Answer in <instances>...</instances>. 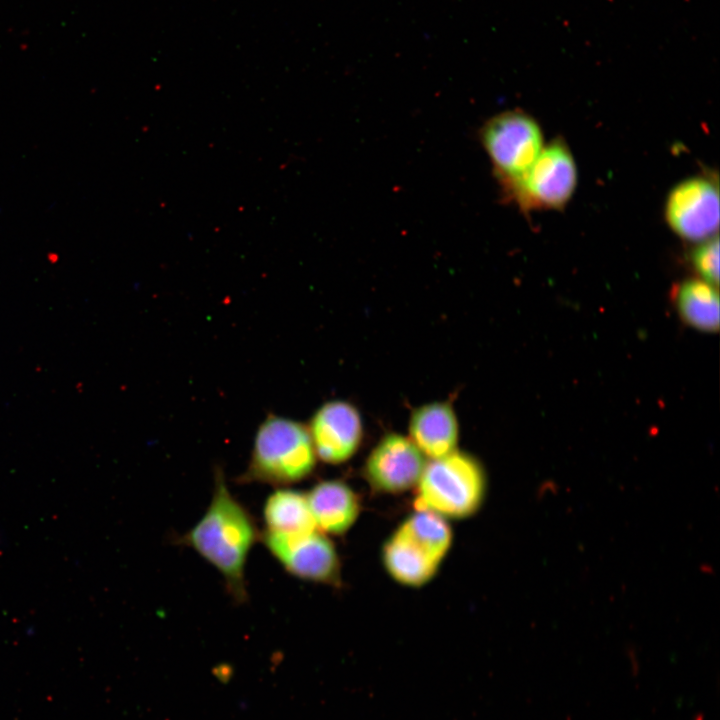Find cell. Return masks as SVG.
Returning <instances> with one entry per match:
<instances>
[{"instance_id":"15","label":"cell","mask_w":720,"mask_h":720,"mask_svg":"<svg viewBox=\"0 0 720 720\" xmlns=\"http://www.w3.org/2000/svg\"><path fill=\"white\" fill-rule=\"evenodd\" d=\"M696 272L707 283L717 287L719 282V239L714 235L696 247L691 255Z\"/></svg>"},{"instance_id":"8","label":"cell","mask_w":720,"mask_h":720,"mask_svg":"<svg viewBox=\"0 0 720 720\" xmlns=\"http://www.w3.org/2000/svg\"><path fill=\"white\" fill-rule=\"evenodd\" d=\"M262 540L292 575L313 582L332 583L339 575V558L331 540L316 529L302 534L265 531Z\"/></svg>"},{"instance_id":"6","label":"cell","mask_w":720,"mask_h":720,"mask_svg":"<svg viewBox=\"0 0 720 720\" xmlns=\"http://www.w3.org/2000/svg\"><path fill=\"white\" fill-rule=\"evenodd\" d=\"M577 180L574 157L557 139L543 147L525 174L505 187L522 209H561L572 198Z\"/></svg>"},{"instance_id":"9","label":"cell","mask_w":720,"mask_h":720,"mask_svg":"<svg viewBox=\"0 0 720 720\" xmlns=\"http://www.w3.org/2000/svg\"><path fill=\"white\" fill-rule=\"evenodd\" d=\"M425 458L409 437L390 432L369 453L364 474L374 489L401 493L417 485L427 462Z\"/></svg>"},{"instance_id":"13","label":"cell","mask_w":720,"mask_h":720,"mask_svg":"<svg viewBox=\"0 0 720 720\" xmlns=\"http://www.w3.org/2000/svg\"><path fill=\"white\" fill-rule=\"evenodd\" d=\"M717 287L704 280L689 279L673 289L672 296L681 319L689 326L705 332L719 328V297Z\"/></svg>"},{"instance_id":"1","label":"cell","mask_w":720,"mask_h":720,"mask_svg":"<svg viewBox=\"0 0 720 720\" xmlns=\"http://www.w3.org/2000/svg\"><path fill=\"white\" fill-rule=\"evenodd\" d=\"M258 538L253 519L231 495L218 471L211 502L195 526L183 537L224 577L234 600L247 599L244 569L248 553Z\"/></svg>"},{"instance_id":"10","label":"cell","mask_w":720,"mask_h":720,"mask_svg":"<svg viewBox=\"0 0 720 720\" xmlns=\"http://www.w3.org/2000/svg\"><path fill=\"white\" fill-rule=\"evenodd\" d=\"M308 430L316 456L329 464L349 460L363 438L359 411L342 400L324 403L312 416Z\"/></svg>"},{"instance_id":"12","label":"cell","mask_w":720,"mask_h":720,"mask_svg":"<svg viewBox=\"0 0 720 720\" xmlns=\"http://www.w3.org/2000/svg\"><path fill=\"white\" fill-rule=\"evenodd\" d=\"M306 498L316 527L323 533L338 535L346 532L360 512L357 495L340 480L317 483Z\"/></svg>"},{"instance_id":"4","label":"cell","mask_w":720,"mask_h":720,"mask_svg":"<svg viewBox=\"0 0 720 720\" xmlns=\"http://www.w3.org/2000/svg\"><path fill=\"white\" fill-rule=\"evenodd\" d=\"M415 487V510L461 519L480 508L486 491V476L474 456L456 449L443 457L428 460Z\"/></svg>"},{"instance_id":"2","label":"cell","mask_w":720,"mask_h":720,"mask_svg":"<svg viewBox=\"0 0 720 720\" xmlns=\"http://www.w3.org/2000/svg\"><path fill=\"white\" fill-rule=\"evenodd\" d=\"M452 538L446 518L428 510H415L385 542L384 567L398 583L422 586L436 574Z\"/></svg>"},{"instance_id":"5","label":"cell","mask_w":720,"mask_h":720,"mask_svg":"<svg viewBox=\"0 0 720 720\" xmlns=\"http://www.w3.org/2000/svg\"><path fill=\"white\" fill-rule=\"evenodd\" d=\"M481 141L504 186L525 174L545 146L538 122L520 110L489 119L481 130Z\"/></svg>"},{"instance_id":"7","label":"cell","mask_w":720,"mask_h":720,"mask_svg":"<svg viewBox=\"0 0 720 720\" xmlns=\"http://www.w3.org/2000/svg\"><path fill=\"white\" fill-rule=\"evenodd\" d=\"M665 219L671 230L689 241H704L717 234L718 186L705 176H694L674 186L665 202Z\"/></svg>"},{"instance_id":"14","label":"cell","mask_w":720,"mask_h":720,"mask_svg":"<svg viewBox=\"0 0 720 720\" xmlns=\"http://www.w3.org/2000/svg\"><path fill=\"white\" fill-rule=\"evenodd\" d=\"M263 515L269 532L292 535L317 529L306 495L296 490L273 492L265 501Z\"/></svg>"},{"instance_id":"11","label":"cell","mask_w":720,"mask_h":720,"mask_svg":"<svg viewBox=\"0 0 720 720\" xmlns=\"http://www.w3.org/2000/svg\"><path fill=\"white\" fill-rule=\"evenodd\" d=\"M408 429L410 440L429 459L443 457L457 449L459 425L448 402H430L414 409Z\"/></svg>"},{"instance_id":"3","label":"cell","mask_w":720,"mask_h":720,"mask_svg":"<svg viewBox=\"0 0 720 720\" xmlns=\"http://www.w3.org/2000/svg\"><path fill=\"white\" fill-rule=\"evenodd\" d=\"M309 430L302 423L270 415L257 430L243 482L287 485L308 477L316 465Z\"/></svg>"}]
</instances>
